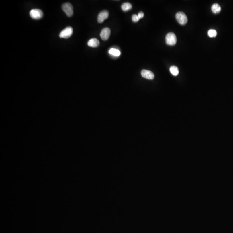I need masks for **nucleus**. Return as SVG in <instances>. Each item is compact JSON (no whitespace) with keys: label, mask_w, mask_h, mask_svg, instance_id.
I'll use <instances>...</instances> for the list:
<instances>
[{"label":"nucleus","mask_w":233,"mask_h":233,"mask_svg":"<svg viewBox=\"0 0 233 233\" xmlns=\"http://www.w3.org/2000/svg\"><path fill=\"white\" fill-rule=\"evenodd\" d=\"M111 31L109 28H105L101 30L100 36L101 39L104 41L108 40L110 35Z\"/></svg>","instance_id":"6"},{"label":"nucleus","mask_w":233,"mask_h":233,"mask_svg":"<svg viewBox=\"0 0 233 233\" xmlns=\"http://www.w3.org/2000/svg\"><path fill=\"white\" fill-rule=\"evenodd\" d=\"M176 18L181 25H185L187 22V17L186 14L182 12H177L176 14Z\"/></svg>","instance_id":"4"},{"label":"nucleus","mask_w":233,"mask_h":233,"mask_svg":"<svg viewBox=\"0 0 233 233\" xmlns=\"http://www.w3.org/2000/svg\"><path fill=\"white\" fill-rule=\"evenodd\" d=\"M132 21H133L134 22H138V21H139V20H140L138 15H137L136 14H134V15L132 16Z\"/></svg>","instance_id":"15"},{"label":"nucleus","mask_w":233,"mask_h":233,"mask_svg":"<svg viewBox=\"0 0 233 233\" xmlns=\"http://www.w3.org/2000/svg\"><path fill=\"white\" fill-rule=\"evenodd\" d=\"M165 41L167 45L174 46L177 42L176 36L173 32L168 33L166 36Z\"/></svg>","instance_id":"2"},{"label":"nucleus","mask_w":233,"mask_h":233,"mask_svg":"<svg viewBox=\"0 0 233 233\" xmlns=\"http://www.w3.org/2000/svg\"><path fill=\"white\" fill-rule=\"evenodd\" d=\"M141 73L143 78L148 79H153L155 77L154 73L152 71L147 70H142Z\"/></svg>","instance_id":"8"},{"label":"nucleus","mask_w":233,"mask_h":233,"mask_svg":"<svg viewBox=\"0 0 233 233\" xmlns=\"http://www.w3.org/2000/svg\"><path fill=\"white\" fill-rule=\"evenodd\" d=\"M30 14L31 17L35 20L41 19L43 16L42 11L38 9H33L31 10Z\"/></svg>","instance_id":"3"},{"label":"nucleus","mask_w":233,"mask_h":233,"mask_svg":"<svg viewBox=\"0 0 233 233\" xmlns=\"http://www.w3.org/2000/svg\"><path fill=\"white\" fill-rule=\"evenodd\" d=\"M109 13L107 10H104L99 13L98 16V22L99 23H102L105 19L109 17Z\"/></svg>","instance_id":"7"},{"label":"nucleus","mask_w":233,"mask_h":233,"mask_svg":"<svg viewBox=\"0 0 233 233\" xmlns=\"http://www.w3.org/2000/svg\"><path fill=\"white\" fill-rule=\"evenodd\" d=\"M109 53L113 56L118 57L120 55V52L118 49H115V48H111L109 51Z\"/></svg>","instance_id":"13"},{"label":"nucleus","mask_w":233,"mask_h":233,"mask_svg":"<svg viewBox=\"0 0 233 233\" xmlns=\"http://www.w3.org/2000/svg\"><path fill=\"white\" fill-rule=\"evenodd\" d=\"M132 8V5L129 2L123 3L121 5V8L124 11H127L131 9Z\"/></svg>","instance_id":"10"},{"label":"nucleus","mask_w":233,"mask_h":233,"mask_svg":"<svg viewBox=\"0 0 233 233\" xmlns=\"http://www.w3.org/2000/svg\"><path fill=\"white\" fill-rule=\"evenodd\" d=\"M88 45L90 47H97L99 45V42L97 38H92L88 42Z\"/></svg>","instance_id":"9"},{"label":"nucleus","mask_w":233,"mask_h":233,"mask_svg":"<svg viewBox=\"0 0 233 233\" xmlns=\"http://www.w3.org/2000/svg\"><path fill=\"white\" fill-rule=\"evenodd\" d=\"M212 11L213 13H219L221 11V6L218 4H214L212 7Z\"/></svg>","instance_id":"11"},{"label":"nucleus","mask_w":233,"mask_h":233,"mask_svg":"<svg viewBox=\"0 0 233 233\" xmlns=\"http://www.w3.org/2000/svg\"><path fill=\"white\" fill-rule=\"evenodd\" d=\"M73 33V28L69 26L64 28L60 32L59 37L61 38H68L70 37Z\"/></svg>","instance_id":"5"},{"label":"nucleus","mask_w":233,"mask_h":233,"mask_svg":"<svg viewBox=\"0 0 233 233\" xmlns=\"http://www.w3.org/2000/svg\"><path fill=\"white\" fill-rule=\"evenodd\" d=\"M62 8L66 15L69 17L72 16L73 14V7L70 3H65L62 6Z\"/></svg>","instance_id":"1"},{"label":"nucleus","mask_w":233,"mask_h":233,"mask_svg":"<svg viewBox=\"0 0 233 233\" xmlns=\"http://www.w3.org/2000/svg\"><path fill=\"white\" fill-rule=\"evenodd\" d=\"M170 72L173 76H176L179 73V70L177 66H172L170 68Z\"/></svg>","instance_id":"12"},{"label":"nucleus","mask_w":233,"mask_h":233,"mask_svg":"<svg viewBox=\"0 0 233 233\" xmlns=\"http://www.w3.org/2000/svg\"><path fill=\"white\" fill-rule=\"evenodd\" d=\"M138 15L139 19H141V18H142V17H144V13H143L141 11L140 12V13H138V15Z\"/></svg>","instance_id":"16"},{"label":"nucleus","mask_w":233,"mask_h":233,"mask_svg":"<svg viewBox=\"0 0 233 233\" xmlns=\"http://www.w3.org/2000/svg\"><path fill=\"white\" fill-rule=\"evenodd\" d=\"M217 35V31L214 30H210L208 32V35L209 37H215Z\"/></svg>","instance_id":"14"}]
</instances>
